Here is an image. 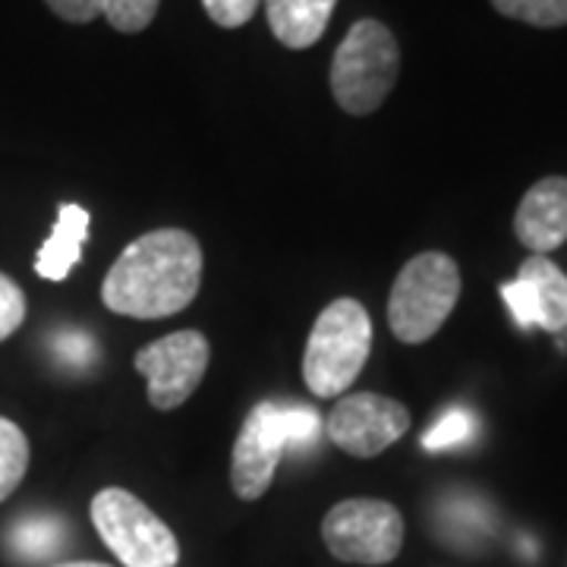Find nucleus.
<instances>
[{
  "label": "nucleus",
  "mask_w": 567,
  "mask_h": 567,
  "mask_svg": "<svg viewBox=\"0 0 567 567\" xmlns=\"http://www.w3.org/2000/svg\"><path fill=\"white\" fill-rule=\"evenodd\" d=\"M203 268V244L189 230H148L126 246L104 275L102 303L142 322L177 316L199 297Z\"/></svg>",
  "instance_id": "1"
},
{
  "label": "nucleus",
  "mask_w": 567,
  "mask_h": 567,
  "mask_svg": "<svg viewBox=\"0 0 567 567\" xmlns=\"http://www.w3.org/2000/svg\"><path fill=\"white\" fill-rule=\"evenodd\" d=\"M319 413L306 406L259 404L249 410L230 451V486L244 502H259L275 483L287 447H306L319 435Z\"/></svg>",
  "instance_id": "2"
},
{
  "label": "nucleus",
  "mask_w": 567,
  "mask_h": 567,
  "mask_svg": "<svg viewBox=\"0 0 567 567\" xmlns=\"http://www.w3.org/2000/svg\"><path fill=\"white\" fill-rule=\"evenodd\" d=\"M372 350V319L353 297L331 300L319 312L303 350V382L316 398H341L360 379Z\"/></svg>",
  "instance_id": "3"
},
{
  "label": "nucleus",
  "mask_w": 567,
  "mask_h": 567,
  "mask_svg": "<svg viewBox=\"0 0 567 567\" xmlns=\"http://www.w3.org/2000/svg\"><path fill=\"white\" fill-rule=\"evenodd\" d=\"M401 76V48L385 22L360 20L347 29L331 61V95L350 117L375 114Z\"/></svg>",
  "instance_id": "4"
},
{
  "label": "nucleus",
  "mask_w": 567,
  "mask_h": 567,
  "mask_svg": "<svg viewBox=\"0 0 567 567\" xmlns=\"http://www.w3.org/2000/svg\"><path fill=\"white\" fill-rule=\"evenodd\" d=\"M461 300V268L447 252H420L401 268L388 297V324L401 344L432 341Z\"/></svg>",
  "instance_id": "5"
},
{
  "label": "nucleus",
  "mask_w": 567,
  "mask_h": 567,
  "mask_svg": "<svg viewBox=\"0 0 567 567\" xmlns=\"http://www.w3.org/2000/svg\"><path fill=\"white\" fill-rule=\"evenodd\" d=\"M92 524L102 543L126 567H174L181 561V543L162 517L121 486L102 488L92 498Z\"/></svg>",
  "instance_id": "6"
},
{
  "label": "nucleus",
  "mask_w": 567,
  "mask_h": 567,
  "mask_svg": "<svg viewBox=\"0 0 567 567\" xmlns=\"http://www.w3.org/2000/svg\"><path fill=\"white\" fill-rule=\"evenodd\" d=\"M322 539L344 565H391L404 546V517L379 498H347L324 514Z\"/></svg>",
  "instance_id": "7"
},
{
  "label": "nucleus",
  "mask_w": 567,
  "mask_h": 567,
  "mask_svg": "<svg viewBox=\"0 0 567 567\" xmlns=\"http://www.w3.org/2000/svg\"><path fill=\"white\" fill-rule=\"evenodd\" d=\"M212 363V344L199 328H183L145 344L133 357V369L148 382V404L162 413L183 406L203 385Z\"/></svg>",
  "instance_id": "8"
},
{
  "label": "nucleus",
  "mask_w": 567,
  "mask_h": 567,
  "mask_svg": "<svg viewBox=\"0 0 567 567\" xmlns=\"http://www.w3.org/2000/svg\"><path fill=\"white\" fill-rule=\"evenodd\" d=\"M410 432V410L375 391L341 394L328 416V439L350 457H379Z\"/></svg>",
  "instance_id": "9"
},
{
  "label": "nucleus",
  "mask_w": 567,
  "mask_h": 567,
  "mask_svg": "<svg viewBox=\"0 0 567 567\" xmlns=\"http://www.w3.org/2000/svg\"><path fill=\"white\" fill-rule=\"evenodd\" d=\"M514 234L533 256H548L567 240V177H543L517 205Z\"/></svg>",
  "instance_id": "10"
},
{
  "label": "nucleus",
  "mask_w": 567,
  "mask_h": 567,
  "mask_svg": "<svg viewBox=\"0 0 567 567\" xmlns=\"http://www.w3.org/2000/svg\"><path fill=\"white\" fill-rule=\"evenodd\" d=\"M89 224H92V218H89V212L82 205H61L51 237L35 252V275L39 278L54 284L70 278V271L82 259V246L89 240Z\"/></svg>",
  "instance_id": "11"
},
{
  "label": "nucleus",
  "mask_w": 567,
  "mask_h": 567,
  "mask_svg": "<svg viewBox=\"0 0 567 567\" xmlns=\"http://www.w3.org/2000/svg\"><path fill=\"white\" fill-rule=\"evenodd\" d=\"M338 0H265V17L290 51H306L322 39Z\"/></svg>",
  "instance_id": "12"
},
{
  "label": "nucleus",
  "mask_w": 567,
  "mask_h": 567,
  "mask_svg": "<svg viewBox=\"0 0 567 567\" xmlns=\"http://www.w3.org/2000/svg\"><path fill=\"white\" fill-rule=\"evenodd\" d=\"M517 281H524L536 303V324L543 331L561 334L567 328V275L548 256H529L520 265Z\"/></svg>",
  "instance_id": "13"
},
{
  "label": "nucleus",
  "mask_w": 567,
  "mask_h": 567,
  "mask_svg": "<svg viewBox=\"0 0 567 567\" xmlns=\"http://www.w3.org/2000/svg\"><path fill=\"white\" fill-rule=\"evenodd\" d=\"M32 447L20 425L0 416V502H7L29 473Z\"/></svg>",
  "instance_id": "14"
},
{
  "label": "nucleus",
  "mask_w": 567,
  "mask_h": 567,
  "mask_svg": "<svg viewBox=\"0 0 567 567\" xmlns=\"http://www.w3.org/2000/svg\"><path fill=\"white\" fill-rule=\"evenodd\" d=\"M63 527L54 517H29L20 520L10 533V546L25 561H41L48 555H54L61 548Z\"/></svg>",
  "instance_id": "15"
},
{
  "label": "nucleus",
  "mask_w": 567,
  "mask_h": 567,
  "mask_svg": "<svg viewBox=\"0 0 567 567\" xmlns=\"http://www.w3.org/2000/svg\"><path fill=\"white\" fill-rule=\"evenodd\" d=\"M492 7L507 20L527 22L536 29L567 25V0H492Z\"/></svg>",
  "instance_id": "16"
},
{
  "label": "nucleus",
  "mask_w": 567,
  "mask_h": 567,
  "mask_svg": "<svg viewBox=\"0 0 567 567\" xmlns=\"http://www.w3.org/2000/svg\"><path fill=\"white\" fill-rule=\"evenodd\" d=\"M162 0H102V17L123 35H140L158 17Z\"/></svg>",
  "instance_id": "17"
},
{
  "label": "nucleus",
  "mask_w": 567,
  "mask_h": 567,
  "mask_svg": "<svg viewBox=\"0 0 567 567\" xmlns=\"http://www.w3.org/2000/svg\"><path fill=\"white\" fill-rule=\"evenodd\" d=\"M470 435H473V416L457 406V410H447L445 416L425 432L423 447L425 451H445V447L466 442Z\"/></svg>",
  "instance_id": "18"
},
{
  "label": "nucleus",
  "mask_w": 567,
  "mask_h": 567,
  "mask_svg": "<svg viewBox=\"0 0 567 567\" xmlns=\"http://www.w3.org/2000/svg\"><path fill=\"white\" fill-rule=\"evenodd\" d=\"M25 312H29V303H25L22 287L10 275L0 271V344L20 331Z\"/></svg>",
  "instance_id": "19"
},
{
  "label": "nucleus",
  "mask_w": 567,
  "mask_h": 567,
  "mask_svg": "<svg viewBox=\"0 0 567 567\" xmlns=\"http://www.w3.org/2000/svg\"><path fill=\"white\" fill-rule=\"evenodd\" d=\"M262 0H203L208 20L221 29H240L246 22L256 17Z\"/></svg>",
  "instance_id": "20"
},
{
  "label": "nucleus",
  "mask_w": 567,
  "mask_h": 567,
  "mask_svg": "<svg viewBox=\"0 0 567 567\" xmlns=\"http://www.w3.org/2000/svg\"><path fill=\"white\" fill-rule=\"evenodd\" d=\"M502 297H505L507 309L514 316V322L520 328H536V303H533V293L524 281H511L502 287Z\"/></svg>",
  "instance_id": "21"
},
{
  "label": "nucleus",
  "mask_w": 567,
  "mask_h": 567,
  "mask_svg": "<svg viewBox=\"0 0 567 567\" xmlns=\"http://www.w3.org/2000/svg\"><path fill=\"white\" fill-rule=\"evenodd\" d=\"M44 3L54 17L73 22V25H85V22L102 17V0H44Z\"/></svg>",
  "instance_id": "22"
},
{
  "label": "nucleus",
  "mask_w": 567,
  "mask_h": 567,
  "mask_svg": "<svg viewBox=\"0 0 567 567\" xmlns=\"http://www.w3.org/2000/svg\"><path fill=\"white\" fill-rule=\"evenodd\" d=\"M54 567H107V565H99V561H63V565H54Z\"/></svg>",
  "instance_id": "23"
}]
</instances>
